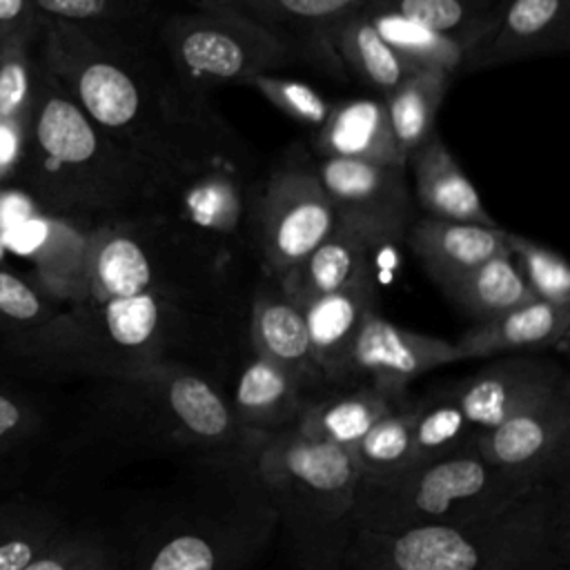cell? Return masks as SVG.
I'll return each mask as SVG.
<instances>
[{
    "instance_id": "1",
    "label": "cell",
    "mask_w": 570,
    "mask_h": 570,
    "mask_svg": "<svg viewBox=\"0 0 570 570\" xmlns=\"http://www.w3.org/2000/svg\"><path fill=\"white\" fill-rule=\"evenodd\" d=\"M36 51L85 116L171 187L218 167L245 171L247 147L209 98L178 78L154 29L45 20Z\"/></svg>"
},
{
    "instance_id": "2",
    "label": "cell",
    "mask_w": 570,
    "mask_h": 570,
    "mask_svg": "<svg viewBox=\"0 0 570 570\" xmlns=\"http://www.w3.org/2000/svg\"><path fill=\"white\" fill-rule=\"evenodd\" d=\"M40 212L102 220L156 207L171 185L96 127L38 60V89L13 176Z\"/></svg>"
},
{
    "instance_id": "3",
    "label": "cell",
    "mask_w": 570,
    "mask_h": 570,
    "mask_svg": "<svg viewBox=\"0 0 570 570\" xmlns=\"http://www.w3.org/2000/svg\"><path fill=\"white\" fill-rule=\"evenodd\" d=\"M354 557L361 570H563L566 512L546 481L483 519L356 534Z\"/></svg>"
},
{
    "instance_id": "4",
    "label": "cell",
    "mask_w": 570,
    "mask_h": 570,
    "mask_svg": "<svg viewBox=\"0 0 570 570\" xmlns=\"http://www.w3.org/2000/svg\"><path fill=\"white\" fill-rule=\"evenodd\" d=\"M232 265L163 205L102 218L89 232L85 303L154 294L218 307L234 283Z\"/></svg>"
},
{
    "instance_id": "5",
    "label": "cell",
    "mask_w": 570,
    "mask_h": 570,
    "mask_svg": "<svg viewBox=\"0 0 570 570\" xmlns=\"http://www.w3.org/2000/svg\"><path fill=\"white\" fill-rule=\"evenodd\" d=\"M216 309L154 294L80 303L9 345L36 361L127 381L151 365L169 363L165 354L214 323Z\"/></svg>"
},
{
    "instance_id": "6",
    "label": "cell",
    "mask_w": 570,
    "mask_h": 570,
    "mask_svg": "<svg viewBox=\"0 0 570 570\" xmlns=\"http://www.w3.org/2000/svg\"><path fill=\"white\" fill-rule=\"evenodd\" d=\"M541 483L510 474L465 445L392 474L358 476L350 517L356 534L454 525L497 514Z\"/></svg>"
},
{
    "instance_id": "7",
    "label": "cell",
    "mask_w": 570,
    "mask_h": 570,
    "mask_svg": "<svg viewBox=\"0 0 570 570\" xmlns=\"http://www.w3.org/2000/svg\"><path fill=\"white\" fill-rule=\"evenodd\" d=\"M156 42L178 78L200 94L220 85H247L298 58L296 42L245 13H169L156 22Z\"/></svg>"
},
{
    "instance_id": "8",
    "label": "cell",
    "mask_w": 570,
    "mask_h": 570,
    "mask_svg": "<svg viewBox=\"0 0 570 570\" xmlns=\"http://www.w3.org/2000/svg\"><path fill=\"white\" fill-rule=\"evenodd\" d=\"M334 225V205L312 163H285L249 189L247 240L265 278L278 281L287 274Z\"/></svg>"
},
{
    "instance_id": "9",
    "label": "cell",
    "mask_w": 570,
    "mask_h": 570,
    "mask_svg": "<svg viewBox=\"0 0 570 570\" xmlns=\"http://www.w3.org/2000/svg\"><path fill=\"white\" fill-rule=\"evenodd\" d=\"M456 361L463 356L454 343L405 330L372 309L363 318L336 381L363 379L365 385L399 396L412 379Z\"/></svg>"
},
{
    "instance_id": "10",
    "label": "cell",
    "mask_w": 570,
    "mask_h": 570,
    "mask_svg": "<svg viewBox=\"0 0 570 570\" xmlns=\"http://www.w3.org/2000/svg\"><path fill=\"white\" fill-rule=\"evenodd\" d=\"M312 167L338 220L370 225L392 243L405 236L412 214L407 167L354 158H318Z\"/></svg>"
},
{
    "instance_id": "11",
    "label": "cell",
    "mask_w": 570,
    "mask_h": 570,
    "mask_svg": "<svg viewBox=\"0 0 570 570\" xmlns=\"http://www.w3.org/2000/svg\"><path fill=\"white\" fill-rule=\"evenodd\" d=\"M570 441V387L534 403L476 436V452L492 465L532 481H550Z\"/></svg>"
},
{
    "instance_id": "12",
    "label": "cell",
    "mask_w": 570,
    "mask_h": 570,
    "mask_svg": "<svg viewBox=\"0 0 570 570\" xmlns=\"http://www.w3.org/2000/svg\"><path fill=\"white\" fill-rule=\"evenodd\" d=\"M570 387L563 370L548 358L505 356L470 379L452 394L470 430L485 434L512 414Z\"/></svg>"
},
{
    "instance_id": "13",
    "label": "cell",
    "mask_w": 570,
    "mask_h": 570,
    "mask_svg": "<svg viewBox=\"0 0 570 570\" xmlns=\"http://www.w3.org/2000/svg\"><path fill=\"white\" fill-rule=\"evenodd\" d=\"M91 220L36 212L4 243L7 252L33 263L36 287L49 301L80 305L89 296Z\"/></svg>"
},
{
    "instance_id": "14",
    "label": "cell",
    "mask_w": 570,
    "mask_h": 570,
    "mask_svg": "<svg viewBox=\"0 0 570 570\" xmlns=\"http://www.w3.org/2000/svg\"><path fill=\"white\" fill-rule=\"evenodd\" d=\"M247 198L243 171L218 167L176 183L160 205L234 263L240 252H249Z\"/></svg>"
},
{
    "instance_id": "15",
    "label": "cell",
    "mask_w": 570,
    "mask_h": 570,
    "mask_svg": "<svg viewBox=\"0 0 570 570\" xmlns=\"http://www.w3.org/2000/svg\"><path fill=\"white\" fill-rule=\"evenodd\" d=\"M261 468L272 481L321 501V508L352 510L361 472L352 454L332 441L312 439L296 430L265 450Z\"/></svg>"
},
{
    "instance_id": "16",
    "label": "cell",
    "mask_w": 570,
    "mask_h": 570,
    "mask_svg": "<svg viewBox=\"0 0 570 570\" xmlns=\"http://www.w3.org/2000/svg\"><path fill=\"white\" fill-rule=\"evenodd\" d=\"M570 45V0H505L490 33L463 67L485 69L563 51Z\"/></svg>"
},
{
    "instance_id": "17",
    "label": "cell",
    "mask_w": 570,
    "mask_h": 570,
    "mask_svg": "<svg viewBox=\"0 0 570 570\" xmlns=\"http://www.w3.org/2000/svg\"><path fill=\"white\" fill-rule=\"evenodd\" d=\"M390 243L392 240L385 234L370 225L336 218V225L327 238L276 283L283 294L303 309L314 298L330 294L356 278L365 267L372 265V254L381 245Z\"/></svg>"
},
{
    "instance_id": "18",
    "label": "cell",
    "mask_w": 570,
    "mask_h": 570,
    "mask_svg": "<svg viewBox=\"0 0 570 570\" xmlns=\"http://www.w3.org/2000/svg\"><path fill=\"white\" fill-rule=\"evenodd\" d=\"M379 283L374 267H365L347 285L323 294L303 307L312 361L321 376L336 381L347 350L363 323L376 309Z\"/></svg>"
},
{
    "instance_id": "19",
    "label": "cell",
    "mask_w": 570,
    "mask_h": 570,
    "mask_svg": "<svg viewBox=\"0 0 570 570\" xmlns=\"http://www.w3.org/2000/svg\"><path fill=\"white\" fill-rule=\"evenodd\" d=\"M405 238L439 287L508 252V232L499 225L456 223L434 216L414 220Z\"/></svg>"
},
{
    "instance_id": "20",
    "label": "cell",
    "mask_w": 570,
    "mask_h": 570,
    "mask_svg": "<svg viewBox=\"0 0 570 570\" xmlns=\"http://www.w3.org/2000/svg\"><path fill=\"white\" fill-rule=\"evenodd\" d=\"M249 341L256 356L287 372L298 385L321 376L312 361L303 309L289 301L276 281L261 278L249 305Z\"/></svg>"
},
{
    "instance_id": "21",
    "label": "cell",
    "mask_w": 570,
    "mask_h": 570,
    "mask_svg": "<svg viewBox=\"0 0 570 570\" xmlns=\"http://www.w3.org/2000/svg\"><path fill=\"white\" fill-rule=\"evenodd\" d=\"M568 330L570 305H554L534 298L474 323L454 345L463 358L543 350L566 341Z\"/></svg>"
},
{
    "instance_id": "22",
    "label": "cell",
    "mask_w": 570,
    "mask_h": 570,
    "mask_svg": "<svg viewBox=\"0 0 570 570\" xmlns=\"http://www.w3.org/2000/svg\"><path fill=\"white\" fill-rule=\"evenodd\" d=\"M405 167L412 169L414 194L428 216L456 223L497 225L483 207L476 187L463 174L436 131H432L410 154Z\"/></svg>"
},
{
    "instance_id": "23",
    "label": "cell",
    "mask_w": 570,
    "mask_h": 570,
    "mask_svg": "<svg viewBox=\"0 0 570 570\" xmlns=\"http://www.w3.org/2000/svg\"><path fill=\"white\" fill-rule=\"evenodd\" d=\"M314 147L321 158H354L405 167L394 145L383 96L350 98L332 105L327 120L316 129Z\"/></svg>"
},
{
    "instance_id": "24",
    "label": "cell",
    "mask_w": 570,
    "mask_h": 570,
    "mask_svg": "<svg viewBox=\"0 0 570 570\" xmlns=\"http://www.w3.org/2000/svg\"><path fill=\"white\" fill-rule=\"evenodd\" d=\"M127 381L160 390L171 414L198 439L216 441L232 428V412L225 399L200 374L178 363L151 365Z\"/></svg>"
},
{
    "instance_id": "25",
    "label": "cell",
    "mask_w": 570,
    "mask_h": 570,
    "mask_svg": "<svg viewBox=\"0 0 570 570\" xmlns=\"http://www.w3.org/2000/svg\"><path fill=\"white\" fill-rule=\"evenodd\" d=\"M441 289L476 323L537 298L519 274L510 252L497 254L479 267L441 285Z\"/></svg>"
},
{
    "instance_id": "26",
    "label": "cell",
    "mask_w": 570,
    "mask_h": 570,
    "mask_svg": "<svg viewBox=\"0 0 570 570\" xmlns=\"http://www.w3.org/2000/svg\"><path fill=\"white\" fill-rule=\"evenodd\" d=\"M450 80L452 73L423 69L412 71L401 85L383 94L387 122L403 163L434 131V120Z\"/></svg>"
},
{
    "instance_id": "27",
    "label": "cell",
    "mask_w": 570,
    "mask_h": 570,
    "mask_svg": "<svg viewBox=\"0 0 570 570\" xmlns=\"http://www.w3.org/2000/svg\"><path fill=\"white\" fill-rule=\"evenodd\" d=\"M330 49L343 67L381 94L392 91L412 73V67L379 36L365 11L350 16L334 29Z\"/></svg>"
},
{
    "instance_id": "28",
    "label": "cell",
    "mask_w": 570,
    "mask_h": 570,
    "mask_svg": "<svg viewBox=\"0 0 570 570\" xmlns=\"http://www.w3.org/2000/svg\"><path fill=\"white\" fill-rule=\"evenodd\" d=\"M240 11L258 24L289 38L301 33L314 47L330 49L334 29L350 16L365 11L374 0H236Z\"/></svg>"
},
{
    "instance_id": "29",
    "label": "cell",
    "mask_w": 570,
    "mask_h": 570,
    "mask_svg": "<svg viewBox=\"0 0 570 570\" xmlns=\"http://www.w3.org/2000/svg\"><path fill=\"white\" fill-rule=\"evenodd\" d=\"M505 0H374L372 7L394 11L456 42L465 56L490 33Z\"/></svg>"
},
{
    "instance_id": "30",
    "label": "cell",
    "mask_w": 570,
    "mask_h": 570,
    "mask_svg": "<svg viewBox=\"0 0 570 570\" xmlns=\"http://www.w3.org/2000/svg\"><path fill=\"white\" fill-rule=\"evenodd\" d=\"M392 410H396V396L363 385L356 392L309 407L303 414L298 432L312 439L332 441L352 454L365 432Z\"/></svg>"
},
{
    "instance_id": "31",
    "label": "cell",
    "mask_w": 570,
    "mask_h": 570,
    "mask_svg": "<svg viewBox=\"0 0 570 570\" xmlns=\"http://www.w3.org/2000/svg\"><path fill=\"white\" fill-rule=\"evenodd\" d=\"M379 36L412 67V71H445L454 73L463 67L465 51L450 38L381 7L365 9Z\"/></svg>"
},
{
    "instance_id": "32",
    "label": "cell",
    "mask_w": 570,
    "mask_h": 570,
    "mask_svg": "<svg viewBox=\"0 0 570 570\" xmlns=\"http://www.w3.org/2000/svg\"><path fill=\"white\" fill-rule=\"evenodd\" d=\"M298 383L267 358L252 356L238 374L234 405L243 419L272 421L283 419L296 407Z\"/></svg>"
},
{
    "instance_id": "33",
    "label": "cell",
    "mask_w": 570,
    "mask_h": 570,
    "mask_svg": "<svg viewBox=\"0 0 570 570\" xmlns=\"http://www.w3.org/2000/svg\"><path fill=\"white\" fill-rule=\"evenodd\" d=\"M416 410H392L379 419L352 450L361 476H381L416 463L414 450Z\"/></svg>"
},
{
    "instance_id": "34",
    "label": "cell",
    "mask_w": 570,
    "mask_h": 570,
    "mask_svg": "<svg viewBox=\"0 0 570 570\" xmlns=\"http://www.w3.org/2000/svg\"><path fill=\"white\" fill-rule=\"evenodd\" d=\"M38 38L0 42V120L29 129L38 89Z\"/></svg>"
},
{
    "instance_id": "35",
    "label": "cell",
    "mask_w": 570,
    "mask_h": 570,
    "mask_svg": "<svg viewBox=\"0 0 570 570\" xmlns=\"http://www.w3.org/2000/svg\"><path fill=\"white\" fill-rule=\"evenodd\" d=\"M45 20L109 29H156L154 0H31Z\"/></svg>"
},
{
    "instance_id": "36",
    "label": "cell",
    "mask_w": 570,
    "mask_h": 570,
    "mask_svg": "<svg viewBox=\"0 0 570 570\" xmlns=\"http://www.w3.org/2000/svg\"><path fill=\"white\" fill-rule=\"evenodd\" d=\"M58 537L53 521L27 503H0V570H24Z\"/></svg>"
},
{
    "instance_id": "37",
    "label": "cell",
    "mask_w": 570,
    "mask_h": 570,
    "mask_svg": "<svg viewBox=\"0 0 570 570\" xmlns=\"http://www.w3.org/2000/svg\"><path fill=\"white\" fill-rule=\"evenodd\" d=\"M508 252L530 292L546 303L570 305V267L566 258L532 238L508 232Z\"/></svg>"
},
{
    "instance_id": "38",
    "label": "cell",
    "mask_w": 570,
    "mask_h": 570,
    "mask_svg": "<svg viewBox=\"0 0 570 570\" xmlns=\"http://www.w3.org/2000/svg\"><path fill=\"white\" fill-rule=\"evenodd\" d=\"M56 314L33 283L0 265V332L9 334V343L40 330Z\"/></svg>"
},
{
    "instance_id": "39",
    "label": "cell",
    "mask_w": 570,
    "mask_h": 570,
    "mask_svg": "<svg viewBox=\"0 0 570 570\" xmlns=\"http://www.w3.org/2000/svg\"><path fill=\"white\" fill-rule=\"evenodd\" d=\"M470 432L472 430L468 428L461 410L452 399L416 410L414 414L416 463L465 448Z\"/></svg>"
},
{
    "instance_id": "40",
    "label": "cell",
    "mask_w": 570,
    "mask_h": 570,
    "mask_svg": "<svg viewBox=\"0 0 570 570\" xmlns=\"http://www.w3.org/2000/svg\"><path fill=\"white\" fill-rule=\"evenodd\" d=\"M247 85L254 87L267 102H272L285 116L316 129L327 120L332 111V105L323 94H318L314 87L296 78L258 73L249 78Z\"/></svg>"
},
{
    "instance_id": "41",
    "label": "cell",
    "mask_w": 570,
    "mask_h": 570,
    "mask_svg": "<svg viewBox=\"0 0 570 570\" xmlns=\"http://www.w3.org/2000/svg\"><path fill=\"white\" fill-rule=\"evenodd\" d=\"M24 570H111V566L91 541L58 534Z\"/></svg>"
},
{
    "instance_id": "42",
    "label": "cell",
    "mask_w": 570,
    "mask_h": 570,
    "mask_svg": "<svg viewBox=\"0 0 570 570\" xmlns=\"http://www.w3.org/2000/svg\"><path fill=\"white\" fill-rule=\"evenodd\" d=\"M216 552L200 534H178L169 539L149 563V570H214Z\"/></svg>"
},
{
    "instance_id": "43",
    "label": "cell",
    "mask_w": 570,
    "mask_h": 570,
    "mask_svg": "<svg viewBox=\"0 0 570 570\" xmlns=\"http://www.w3.org/2000/svg\"><path fill=\"white\" fill-rule=\"evenodd\" d=\"M38 425L36 410L11 392L0 390V450L31 434Z\"/></svg>"
},
{
    "instance_id": "44",
    "label": "cell",
    "mask_w": 570,
    "mask_h": 570,
    "mask_svg": "<svg viewBox=\"0 0 570 570\" xmlns=\"http://www.w3.org/2000/svg\"><path fill=\"white\" fill-rule=\"evenodd\" d=\"M45 18L31 0H0V42L7 38H38Z\"/></svg>"
},
{
    "instance_id": "45",
    "label": "cell",
    "mask_w": 570,
    "mask_h": 570,
    "mask_svg": "<svg viewBox=\"0 0 570 570\" xmlns=\"http://www.w3.org/2000/svg\"><path fill=\"white\" fill-rule=\"evenodd\" d=\"M38 212V205L13 185H0V265L7 254V238Z\"/></svg>"
},
{
    "instance_id": "46",
    "label": "cell",
    "mask_w": 570,
    "mask_h": 570,
    "mask_svg": "<svg viewBox=\"0 0 570 570\" xmlns=\"http://www.w3.org/2000/svg\"><path fill=\"white\" fill-rule=\"evenodd\" d=\"M27 131L24 127L0 120V185H7L16 176L27 147Z\"/></svg>"
},
{
    "instance_id": "47",
    "label": "cell",
    "mask_w": 570,
    "mask_h": 570,
    "mask_svg": "<svg viewBox=\"0 0 570 570\" xmlns=\"http://www.w3.org/2000/svg\"><path fill=\"white\" fill-rule=\"evenodd\" d=\"M196 11H207V13H223V16H234L243 13L236 0H187Z\"/></svg>"
}]
</instances>
